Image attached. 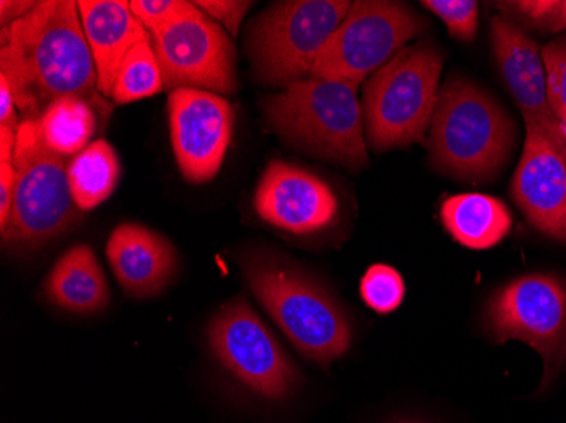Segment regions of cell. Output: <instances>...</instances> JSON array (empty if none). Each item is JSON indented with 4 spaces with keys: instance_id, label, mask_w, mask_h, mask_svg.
I'll list each match as a JSON object with an SVG mask.
<instances>
[{
    "instance_id": "23",
    "label": "cell",
    "mask_w": 566,
    "mask_h": 423,
    "mask_svg": "<svg viewBox=\"0 0 566 423\" xmlns=\"http://www.w3.org/2000/svg\"><path fill=\"white\" fill-rule=\"evenodd\" d=\"M359 297L371 310L387 315L402 305L406 283L389 264H374L359 282Z\"/></svg>"
},
{
    "instance_id": "12",
    "label": "cell",
    "mask_w": 566,
    "mask_h": 423,
    "mask_svg": "<svg viewBox=\"0 0 566 423\" xmlns=\"http://www.w3.org/2000/svg\"><path fill=\"white\" fill-rule=\"evenodd\" d=\"M234 117L233 105L214 92H170L171 148L187 181L208 183L219 173L233 139Z\"/></svg>"
},
{
    "instance_id": "32",
    "label": "cell",
    "mask_w": 566,
    "mask_h": 423,
    "mask_svg": "<svg viewBox=\"0 0 566 423\" xmlns=\"http://www.w3.org/2000/svg\"><path fill=\"white\" fill-rule=\"evenodd\" d=\"M396 423H422V422H418V420H400V422H396Z\"/></svg>"
},
{
    "instance_id": "20",
    "label": "cell",
    "mask_w": 566,
    "mask_h": 423,
    "mask_svg": "<svg viewBox=\"0 0 566 423\" xmlns=\"http://www.w3.org/2000/svg\"><path fill=\"white\" fill-rule=\"evenodd\" d=\"M119 178V156L106 139L92 141L69 163L70 190L82 212L106 202L116 190Z\"/></svg>"
},
{
    "instance_id": "15",
    "label": "cell",
    "mask_w": 566,
    "mask_h": 423,
    "mask_svg": "<svg viewBox=\"0 0 566 423\" xmlns=\"http://www.w3.org/2000/svg\"><path fill=\"white\" fill-rule=\"evenodd\" d=\"M524 123L526 142L512 178V199L537 231L566 243V160L537 126Z\"/></svg>"
},
{
    "instance_id": "11",
    "label": "cell",
    "mask_w": 566,
    "mask_h": 423,
    "mask_svg": "<svg viewBox=\"0 0 566 423\" xmlns=\"http://www.w3.org/2000/svg\"><path fill=\"white\" fill-rule=\"evenodd\" d=\"M167 91L237 92V51L228 31L199 8L151 36Z\"/></svg>"
},
{
    "instance_id": "7",
    "label": "cell",
    "mask_w": 566,
    "mask_h": 423,
    "mask_svg": "<svg viewBox=\"0 0 566 423\" xmlns=\"http://www.w3.org/2000/svg\"><path fill=\"white\" fill-rule=\"evenodd\" d=\"M15 193L6 244L34 250L69 231L82 210L70 190L69 165L41 138L40 124L22 119L14 151Z\"/></svg>"
},
{
    "instance_id": "24",
    "label": "cell",
    "mask_w": 566,
    "mask_h": 423,
    "mask_svg": "<svg viewBox=\"0 0 566 423\" xmlns=\"http://www.w3.org/2000/svg\"><path fill=\"white\" fill-rule=\"evenodd\" d=\"M129 6L149 36L164 33L175 22L187 18L197 9L193 2L187 0H132Z\"/></svg>"
},
{
    "instance_id": "9",
    "label": "cell",
    "mask_w": 566,
    "mask_h": 423,
    "mask_svg": "<svg viewBox=\"0 0 566 423\" xmlns=\"http://www.w3.org/2000/svg\"><path fill=\"white\" fill-rule=\"evenodd\" d=\"M422 30V19L400 2H353L324 46L311 76L361 85L399 55Z\"/></svg>"
},
{
    "instance_id": "22",
    "label": "cell",
    "mask_w": 566,
    "mask_h": 423,
    "mask_svg": "<svg viewBox=\"0 0 566 423\" xmlns=\"http://www.w3.org/2000/svg\"><path fill=\"white\" fill-rule=\"evenodd\" d=\"M161 91H165V84L157 53L151 40L142 41L124 59L111 101L119 105L132 104L160 94Z\"/></svg>"
},
{
    "instance_id": "16",
    "label": "cell",
    "mask_w": 566,
    "mask_h": 423,
    "mask_svg": "<svg viewBox=\"0 0 566 423\" xmlns=\"http://www.w3.org/2000/svg\"><path fill=\"white\" fill-rule=\"evenodd\" d=\"M106 254L124 292L136 298L161 294L177 269V251L170 241L135 222L114 229Z\"/></svg>"
},
{
    "instance_id": "29",
    "label": "cell",
    "mask_w": 566,
    "mask_h": 423,
    "mask_svg": "<svg viewBox=\"0 0 566 423\" xmlns=\"http://www.w3.org/2000/svg\"><path fill=\"white\" fill-rule=\"evenodd\" d=\"M15 193L14 163H0V232L8 228Z\"/></svg>"
},
{
    "instance_id": "3",
    "label": "cell",
    "mask_w": 566,
    "mask_h": 423,
    "mask_svg": "<svg viewBox=\"0 0 566 423\" xmlns=\"http://www.w3.org/2000/svg\"><path fill=\"white\" fill-rule=\"evenodd\" d=\"M359 85L307 76L263 101L276 136L323 160L361 170L368 165Z\"/></svg>"
},
{
    "instance_id": "10",
    "label": "cell",
    "mask_w": 566,
    "mask_h": 423,
    "mask_svg": "<svg viewBox=\"0 0 566 423\" xmlns=\"http://www.w3.org/2000/svg\"><path fill=\"white\" fill-rule=\"evenodd\" d=\"M486 330L497 342L521 340L536 349L545 362L542 388L548 387L566 364V282L553 275L512 279L491 298Z\"/></svg>"
},
{
    "instance_id": "18",
    "label": "cell",
    "mask_w": 566,
    "mask_h": 423,
    "mask_svg": "<svg viewBox=\"0 0 566 423\" xmlns=\"http://www.w3.org/2000/svg\"><path fill=\"white\" fill-rule=\"evenodd\" d=\"M44 294L56 307L81 315L97 314L111 300L109 283L87 244L70 247L56 261L44 282Z\"/></svg>"
},
{
    "instance_id": "30",
    "label": "cell",
    "mask_w": 566,
    "mask_h": 423,
    "mask_svg": "<svg viewBox=\"0 0 566 423\" xmlns=\"http://www.w3.org/2000/svg\"><path fill=\"white\" fill-rule=\"evenodd\" d=\"M22 120H19L18 104L14 94L4 76H0V129L18 133Z\"/></svg>"
},
{
    "instance_id": "5",
    "label": "cell",
    "mask_w": 566,
    "mask_h": 423,
    "mask_svg": "<svg viewBox=\"0 0 566 423\" xmlns=\"http://www.w3.org/2000/svg\"><path fill=\"white\" fill-rule=\"evenodd\" d=\"M443 72V55L432 44L403 47L365 82L364 113L367 145L374 151L403 148L421 141L431 126Z\"/></svg>"
},
{
    "instance_id": "6",
    "label": "cell",
    "mask_w": 566,
    "mask_h": 423,
    "mask_svg": "<svg viewBox=\"0 0 566 423\" xmlns=\"http://www.w3.org/2000/svg\"><path fill=\"white\" fill-rule=\"evenodd\" d=\"M352 4L348 0H285L263 11L251 22L247 40L256 78L283 91L311 76Z\"/></svg>"
},
{
    "instance_id": "31",
    "label": "cell",
    "mask_w": 566,
    "mask_h": 423,
    "mask_svg": "<svg viewBox=\"0 0 566 423\" xmlns=\"http://www.w3.org/2000/svg\"><path fill=\"white\" fill-rule=\"evenodd\" d=\"M36 6L38 2H30V0L28 2H24V0H11V2L2 0L0 2V24H2V30L14 24L24 15L30 14Z\"/></svg>"
},
{
    "instance_id": "19",
    "label": "cell",
    "mask_w": 566,
    "mask_h": 423,
    "mask_svg": "<svg viewBox=\"0 0 566 423\" xmlns=\"http://www.w3.org/2000/svg\"><path fill=\"white\" fill-rule=\"evenodd\" d=\"M441 219L457 243L475 251L497 246L512 228L507 205L483 193H460L444 200Z\"/></svg>"
},
{
    "instance_id": "14",
    "label": "cell",
    "mask_w": 566,
    "mask_h": 423,
    "mask_svg": "<svg viewBox=\"0 0 566 423\" xmlns=\"http://www.w3.org/2000/svg\"><path fill=\"white\" fill-rule=\"evenodd\" d=\"M491 40L502 81L520 105L524 120L537 126L566 160V127L549 105L546 66L539 44L511 15L492 19Z\"/></svg>"
},
{
    "instance_id": "17",
    "label": "cell",
    "mask_w": 566,
    "mask_h": 423,
    "mask_svg": "<svg viewBox=\"0 0 566 423\" xmlns=\"http://www.w3.org/2000/svg\"><path fill=\"white\" fill-rule=\"evenodd\" d=\"M78 12L97 70L98 92L113 98L117 72L127 53L151 36L126 0H78Z\"/></svg>"
},
{
    "instance_id": "4",
    "label": "cell",
    "mask_w": 566,
    "mask_h": 423,
    "mask_svg": "<svg viewBox=\"0 0 566 423\" xmlns=\"http://www.w3.org/2000/svg\"><path fill=\"white\" fill-rule=\"evenodd\" d=\"M516 139V124L489 92L458 76L440 88L429 126L436 167L472 183L492 180L511 158Z\"/></svg>"
},
{
    "instance_id": "13",
    "label": "cell",
    "mask_w": 566,
    "mask_h": 423,
    "mask_svg": "<svg viewBox=\"0 0 566 423\" xmlns=\"http://www.w3.org/2000/svg\"><path fill=\"white\" fill-rule=\"evenodd\" d=\"M254 212L262 221L294 235L331 228L339 214L338 195L323 178L287 161L272 160L254 192Z\"/></svg>"
},
{
    "instance_id": "27",
    "label": "cell",
    "mask_w": 566,
    "mask_h": 423,
    "mask_svg": "<svg viewBox=\"0 0 566 423\" xmlns=\"http://www.w3.org/2000/svg\"><path fill=\"white\" fill-rule=\"evenodd\" d=\"M499 6L517 12L521 18L552 33H562L566 30V0H527Z\"/></svg>"
},
{
    "instance_id": "2",
    "label": "cell",
    "mask_w": 566,
    "mask_h": 423,
    "mask_svg": "<svg viewBox=\"0 0 566 423\" xmlns=\"http://www.w3.org/2000/svg\"><path fill=\"white\" fill-rule=\"evenodd\" d=\"M241 269L256 300L305 359L327 366L352 348L348 314L308 273L266 251L248 253Z\"/></svg>"
},
{
    "instance_id": "21",
    "label": "cell",
    "mask_w": 566,
    "mask_h": 423,
    "mask_svg": "<svg viewBox=\"0 0 566 423\" xmlns=\"http://www.w3.org/2000/svg\"><path fill=\"white\" fill-rule=\"evenodd\" d=\"M38 124L41 138L51 151L62 158H75L91 145L97 130L98 113L85 98L65 97L53 102Z\"/></svg>"
},
{
    "instance_id": "8",
    "label": "cell",
    "mask_w": 566,
    "mask_h": 423,
    "mask_svg": "<svg viewBox=\"0 0 566 423\" xmlns=\"http://www.w3.org/2000/svg\"><path fill=\"white\" fill-rule=\"evenodd\" d=\"M208 339L219 364L254 396L282 402L301 387L297 366L247 298H234L214 315Z\"/></svg>"
},
{
    "instance_id": "1",
    "label": "cell",
    "mask_w": 566,
    "mask_h": 423,
    "mask_svg": "<svg viewBox=\"0 0 566 423\" xmlns=\"http://www.w3.org/2000/svg\"><path fill=\"white\" fill-rule=\"evenodd\" d=\"M0 36V76L8 81L24 119H40L53 102L65 97L85 98L102 119L109 117L113 107L98 92L78 2L41 0Z\"/></svg>"
},
{
    "instance_id": "25",
    "label": "cell",
    "mask_w": 566,
    "mask_h": 423,
    "mask_svg": "<svg viewBox=\"0 0 566 423\" xmlns=\"http://www.w3.org/2000/svg\"><path fill=\"white\" fill-rule=\"evenodd\" d=\"M421 4L447 24L451 36L461 41L475 40L479 4L473 0H424Z\"/></svg>"
},
{
    "instance_id": "28",
    "label": "cell",
    "mask_w": 566,
    "mask_h": 423,
    "mask_svg": "<svg viewBox=\"0 0 566 423\" xmlns=\"http://www.w3.org/2000/svg\"><path fill=\"white\" fill-rule=\"evenodd\" d=\"M203 14L222 25L231 36L240 33L241 22L251 9V2L240 0H197L193 2Z\"/></svg>"
},
{
    "instance_id": "26",
    "label": "cell",
    "mask_w": 566,
    "mask_h": 423,
    "mask_svg": "<svg viewBox=\"0 0 566 423\" xmlns=\"http://www.w3.org/2000/svg\"><path fill=\"white\" fill-rule=\"evenodd\" d=\"M548 98L553 113L566 127V34L543 47Z\"/></svg>"
}]
</instances>
